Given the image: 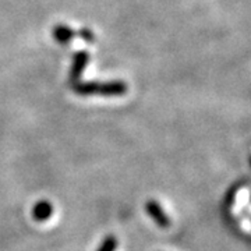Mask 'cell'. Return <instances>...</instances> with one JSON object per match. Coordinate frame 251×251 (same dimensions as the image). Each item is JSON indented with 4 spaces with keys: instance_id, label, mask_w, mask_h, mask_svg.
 Here are the masks:
<instances>
[{
    "instance_id": "obj_1",
    "label": "cell",
    "mask_w": 251,
    "mask_h": 251,
    "mask_svg": "<svg viewBox=\"0 0 251 251\" xmlns=\"http://www.w3.org/2000/svg\"><path fill=\"white\" fill-rule=\"evenodd\" d=\"M72 88L80 97H94V95L120 97L127 92V84L120 80L105 81V82L91 81V82H78Z\"/></svg>"
},
{
    "instance_id": "obj_2",
    "label": "cell",
    "mask_w": 251,
    "mask_h": 251,
    "mask_svg": "<svg viewBox=\"0 0 251 251\" xmlns=\"http://www.w3.org/2000/svg\"><path fill=\"white\" fill-rule=\"evenodd\" d=\"M90 62V54L85 50H80V52H75L73 56V63L72 67H70V72H69V84L74 87L75 84L81 82V77H82V73L85 72L87 69V64Z\"/></svg>"
},
{
    "instance_id": "obj_3",
    "label": "cell",
    "mask_w": 251,
    "mask_h": 251,
    "mask_svg": "<svg viewBox=\"0 0 251 251\" xmlns=\"http://www.w3.org/2000/svg\"><path fill=\"white\" fill-rule=\"evenodd\" d=\"M145 209L148 212V215L153 219V222L158 225L159 227H169L171 225V218L166 215V212L163 211V208L156 200H148L145 202Z\"/></svg>"
},
{
    "instance_id": "obj_4",
    "label": "cell",
    "mask_w": 251,
    "mask_h": 251,
    "mask_svg": "<svg viewBox=\"0 0 251 251\" xmlns=\"http://www.w3.org/2000/svg\"><path fill=\"white\" fill-rule=\"evenodd\" d=\"M53 214V205L48 200H41L32 206V218L36 222H45Z\"/></svg>"
},
{
    "instance_id": "obj_5",
    "label": "cell",
    "mask_w": 251,
    "mask_h": 251,
    "mask_svg": "<svg viewBox=\"0 0 251 251\" xmlns=\"http://www.w3.org/2000/svg\"><path fill=\"white\" fill-rule=\"evenodd\" d=\"M75 35H77L75 31H73L72 28L67 27V25H63V24H59L52 29V36L59 45H69Z\"/></svg>"
},
{
    "instance_id": "obj_6",
    "label": "cell",
    "mask_w": 251,
    "mask_h": 251,
    "mask_svg": "<svg viewBox=\"0 0 251 251\" xmlns=\"http://www.w3.org/2000/svg\"><path fill=\"white\" fill-rule=\"evenodd\" d=\"M117 249V239L113 234H108L103 242L100 243L99 249L97 251H116Z\"/></svg>"
},
{
    "instance_id": "obj_7",
    "label": "cell",
    "mask_w": 251,
    "mask_h": 251,
    "mask_svg": "<svg viewBox=\"0 0 251 251\" xmlns=\"http://www.w3.org/2000/svg\"><path fill=\"white\" fill-rule=\"evenodd\" d=\"M77 35L80 36L82 41L88 42V44L94 42V39H95V35H94V32L91 31L90 28H82V29H80V31L77 32Z\"/></svg>"
},
{
    "instance_id": "obj_8",
    "label": "cell",
    "mask_w": 251,
    "mask_h": 251,
    "mask_svg": "<svg viewBox=\"0 0 251 251\" xmlns=\"http://www.w3.org/2000/svg\"><path fill=\"white\" fill-rule=\"evenodd\" d=\"M250 165H251V158H250Z\"/></svg>"
}]
</instances>
